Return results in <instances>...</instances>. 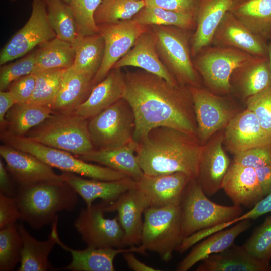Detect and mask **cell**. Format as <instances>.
I'll use <instances>...</instances> for the list:
<instances>
[{
	"mask_svg": "<svg viewBox=\"0 0 271 271\" xmlns=\"http://www.w3.org/2000/svg\"><path fill=\"white\" fill-rule=\"evenodd\" d=\"M125 78L123 98L134 113L136 143L151 129L160 126L173 128L197 137L193 103L188 87L172 85L162 77L144 70L128 72Z\"/></svg>",
	"mask_w": 271,
	"mask_h": 271,
	"instance_id": "6da1fadb",
	"label": "cell"
},
{
	"mask_svg": "<svg viewBox=\"0 0 271 271\" xmlns=\"http://www.w3.org/2000/svg\"><path fill=\"white\" fill-rule=\"evenodd\" d=\"M137 144L136 155L144 174L180 172L197 177L203 147L197 137L160 126L151 129Z\"/></svg>",
	"mask_w": 271,
	"mask_h": 271,
	"instance_id": "7a4b0ae2",
	"label": "cell"
},
{
	"mask_svg": "<svg viewBox=\"0 0 271 271\" xmlns=\"http://www.w3.org/2000/svg\"><path fill=\"white\" fill-rule=\"evenodd\" d=\"M78 194L66 182H43L18 186L15 196L20 219L34 229L52 224L60 211L71 212Z\"/></svg>",
	"mask_w": 271,
	"mask_h": 271,
	"instance_id": "3957f363",
	"label": "cell"
},
{
	"mask_svg": "<svg viewBox=\"0 0 271 271\" xmlns=\"http://www.w3.org/2000/svg\"><path fill=\"white\" fill-rule=\"evenodd\" d=\"M88 121L74 113L53 112L25 136L78 156L95 149L89 133Z\"/></svg>",
	"mask_w": 271,
	"mask_h": 271,
	"instance_id": "277c9868",
	"label": "cell"
},
{
	"mask_svg": "<svg viewBox=\"0 0 271 271\" xmlns=\"http://www.w3.org/2000/svg\"><path fill=\"white\" fill-rule=\"evenodd\" d=\"M179 207L184 238L198 231L231 221L243 212L241 206H224L211 201L196 178L191 179L186 186Z\"/></svg>",
	"mask_w": 271,
	"mask_h": 271,
	"instance_id": "5b68a950",
	"label": "cell"
},
{
	"mask_svg": "<svg viewBox=\"0 0 271 271\" xmlns=\"http://www.w3.org/2000/svg\"><path fill=\"white\" fill-rule=\"evenodd\" d=\"M0 137L5 144L30 153L50 167L64 172L104 181L117 180L128 177L119 171L91 164L68 152L43 145L26 136L16 137L4 130L1 131Z\"/></svg>",
	"mask_w": 271,
	"mask_h": 271,
	"instance_id": "8992f818",
	"label": "cell"
},
{
	"mask_svg": "<svg viewBox=\"0 0 271 271\" xmlns=\"http://www.w3.org/2000/svg\"><path fill=\"white\" fill-rule=\"evenodd\" d=\"M179 205L148 208L143 213V227L140 246L157 253L168 262L184 239Z\"/></svg>",
	"mask_w": 271,
	"mask_h": 271,
	"instance_id": "52a82bcc",
	"label": "cell"
},
{
	"mask_svg": "<svg viewBox=\"0 0 271 271\" xmlns=\"http://www.w3.org/2000/svg\"><path fill=\"white\" fill-rule=\"evenodd\" d=\"M160 57L177 83L187 87L200 86L198 73L191 59L189 30L153 25Z\"/></svg>",
	"mask_w": 271,
	"mask_h": 271,
	"instance_id": "ba28073f",
	"label": "cell"
},
{
	"mask_svg": "<svg viewBox=\"0 0 271 271\" xmlns=\"http://www.w3.org/2000/svg\"><path fill=\"white\" fill-rule=\"evenodd\" d=\"M253 57L238 49L209 45L197 54L193 64L207 89L222 95L232 91L230 79L234 71Z\"/></svg>",
	"mask_w": 271,
	"mask_h": 271,
	"instance_id": "9c48e42d",
	"label": "cell"
},
{
	"mask_svg": "<svg viewBox=\"0 0 271 271\" xmlns=\"http://www.w3.org/2000/svg\"><path fill=\"white\" fill-rule=\"evenodd\" d=\"M136 121L129 103L121 98L90 118L88 129L95 149H113L133 141Z\"/></svg>",
	"mask_w": 271,
	"mask_h": 271,
	"instance_id": "30bf717a",
	"label": "cell"
},
{
	"mask_svg": "<svg viewBox=\"0 0 271 271\" xmlns=\"http://www.w3.org/2000/svg\"><path fill=\"white\" fill-rule=\"evenodd\" d=\"M193 103L197 137L205 145L215 134L223 130L238 113L224 98L200 86L188 87Z\"/></svg>",
	"mask_w": 271,
	"mask_h": 271,
	"instance_id": "8fae6325",
	"label": "cell"
},
{
	"mask_svg": "<svg viewBox=\"0 0 271 271\" xmlns=\"http://www.w3.org/2000/svg\"><path fill=\"white\" fill-rule=\"evenodd\" d=\"M31 16L2 48L1 66L27 54L36 46L56 37L47 15L45 0H32Z\"/></svg>",
	"mask_w": 271,
	"mask_h": 271,
	"instance_id": "7c38bea8",
	"label": "cell"
},
{
	"mask_svg": "<svg viewBox=\"0 0 271 271\" xmlns=\"http://www.w3.org/2000/svg\"><path fill=\"white\" fill-rule=\"evenodd\" d=\"M105 212L102 202L83 208L74 226L88 247H124V232L117 216L107 218Z\"/></svg>",
	"mask_w": 271,
	"mask_h": 271,
	"instance_id": "4fadbf2b",
	"label": "cell"
},
{
	"mask_svg": "<svg viewBox=\"0 0 271 271\" xmlns=\"http://www.w3.org/2000/svg\"><path fill=\"white\" fill-rule=\"evenodd\" d=\"M105 42L101 65L93 79L94 85L107 76L114 64L132 47L137 39L149 28L132 19L98 25Z\"/></svg>",
	"mask_w": 271,
	"mask_h": 271,
	"instance_id": "5bb4252c",
	"label": "cell"
},
{
	"mask_svg": "<svg viewBox=\"0 0 271 271\" xmlns=\"http://www.w3.org/2000/svg\"><path fill=\"white\" fill-rule=\"evenodd\" d=\"M0 155L6 168L18 186H28L43 182H61L65 179L58 175L52 167L32 154L4 144L0 146Z\"/></svg>",
	"mask_w": 271,
	"mask_h": 271,
	"instance_id": "9a60e30c",
	"label": "cell"
},
{
	"mask_svg": "<svg viewBox=\"0 0 271 271\" xmlns=\"http://www.w3.org/2000/svg\"><path fill=\"white\" fill-rule=\"evenodd\" d=\"M192 178L183 172L159 175L144 174L137 182V189L148 208L179 205L185 189Z\"/></svg>",
	"mask_w": 271,
	"mask_h": 271,
	"instance_id": "2e32d148",
	"label": "cell"
},
{
	"mask_svg": "<svg viewBox=\"0 0 271 271\" xmlns=\"http://www.w3.org/2000/svg\"><path fill=\"white\" fill-rule=\"evenodd\" d=\"M268 43L229 11L216 29L210 45L236 49L255 57L265 58L268 56Z\"/></svg>",
	"mask_w": 271,
	"mask_h": 271,
	"instance_id": "e0dca14e",
	"label": "cell"
},
{
	"mask_svg": "<svg viewBox=\"0 0 271 271\" xmlns=\"http://www.w3.org/2000/svg\"><path fill=\"white\" fill-rule=\"evenodd\" d=\"M223 137L224 129L203 145L196 179L207 196L222 189L224 178L231 164L223 147Z\"/></svg>",
	"mask_w": 271,
	"mask_h": 271,
	"instance_id": "ac0fdd59",
	"label": "cell"
},
{
	"mask_svg": "<svg viewBox=\"0 0 271 271\" xmlns=\"http://www.w3.org/2000/svg\"><path fill=\"white\" fill-rule=\"evenodd\" d=\"M271 144V134L246 108L238 112L224 129L223 145L235 155L247 150Z\"/></svg>",
	"mask_w": 271,
	"mask_h": 271,
	"instance_id": "d6986e66",
	"label": "cell"
},
{
	"mask_svg": "<svg viewBox=\"0 0 271 271\" xmlns=\"http://www.w3.org/2000/svg\"><path fill=\"white\" fill-rule=\"evenodd\" d=\"M58 217L52 223L51 231L53 232L56 243L63 249L71 254L72 261L63 268L71 271H114V260L119 254L132 252L146 254L143 249L138 246L129 248H94L88 247L83 250H75L64 244L60 239L57 230Z\"/></svg>",
	"mask_w": 271,
	"mask_h": 271,
	"instance_id": "ffe728a7",
	"label": "cell"
},
{
	"mask_svg": "<svg viewBox=\"0 0 271 271\" xmlns=\"http://www.w3.org/2000/svg\"><path fill=\"white\" fill-rule=\"evenodd\" d=\"M104 205L105 212H117V218L124 232V246L140 245L143 227L146 201L137 188L129 190L115 201Z\"/></svg>",
	"mask_w": 271,
	"mask_h": 271,
	"instance_id": "44dd1931",
	"label": "cell"
},
{
	"mask_svg": "<svg viewBox=\"0 0 271 271\" xmlns=\"http://www.w3.org/2000/svg\"><path fill=\"white\" fill-rule=\"evenodd\" d=\"M133 66L162 77L170 84L179 85L161 60L157 47L156 35L147 30L136 40L130 50L114 65L113 68Z\"/></svg>",
	"mask_w": 271,
	"mask_h": 271,
	"instance_id": "7402d4cb",
	"label": "cell"
},
{
	"mask_svg": "<svg viewBox=\"0 0 271 271\" xmlns=\"http://www.w3.org/2000/svg\"><path fill=\"white\" fill-rule=\"evenodd\" d=\"M222 189L235 205L253 207L265 197L255 168L233 162L224 178Z\"/></svg>",
	"mask_w": 271,
	"mask_h": 271,
	"instance_id": "603a6c76",
	"label": "cell"
},
{
	"mask_svg": "<svg viewBox=\"0 0 271 271\" xmlns=\"http://www.w3.org/2000/svg\"><path fill=\"white\" fill-rule=\"evenodd\" d=\"M65 181L69 184L85 202L86 207H90L93 202L101 199L109 203L116 200L124 192L137 187V182L130 177L113 181L85 179L75 174L62 173Z\"/></svg>",
	"mask_w": 271,
	"mask_h": 271,
	"instance_id": "cb8c5ba5",
	"label": "cell"
},
{
	"mask_svg": "<svg viewBox=\"0 0 271 271\" xmlns=\"http://www.w3.org/2000/svg\"><path fill=\"white\" fill-rule=\"evenodd\" d=\"M234 0H198L195 13V31L191 37V55L195 57L210 45L219 23L230 11Z\"/></svg>",
	"mask_w": 271,
	"mask_h": 271,
	"instance_id": "d4e9b609",
	"label": "cell"
},
{
	"mask_svg": "<svg viewBox=\"0 0 271 271\" xmlns=\"http://www.w3.org/2000/svg\"><path fill=\"white\" fill-rule=\"evenodd\" d=\"M125 87V74L120 68H112L74 113L89 119L123 98Z\"/></svg>",
	"mask_w": 271,
	"mask_h": 271,
	"instance_id": "484cf974",
	"label": "cell"
},
{
	"mask_svg": "<svg viewBox=\"0 0 271 271\" xmlns=\"http://www.w3.org/2000/svg\"><path fill=\"white\" fill-rule=\"evenodd\" d=\"M230 83L244 99L254 95L271 84L268 57H253L233 72Z\"/></svg>",
	"mask_w": 271,
	"mask_h": 271,
	"instance_id": "4316f807",
	"label": "cell"
},
{
	"mask_svg": "<svg viewBox=\"0 0 271 271\" xmlns=\"http://www.w3.org/2000/svg\"><path fill=\"white\" fill-rule=\"evenodd\" d=\"M250 220H242L231 228L221 230L203 239L178 264L176 270H188L208 256L221 252L231 246L240 234L250 228Z\"/></svg>",
	"mask_w": 271,
	"mask_h": 271,
	"instance_id": "83f0119b",
	"label": "cell"
},
{
	"mask_svg": "<svg viewBox=\"0 0 271 271\" xmlns=\"http://www.w3.org/2000/svg\"><path fill=\"white\" fill-rule=\"evenodd\" d=\"M93 78L71 67L65 69L60 88L51 107L54 112L74 113L90 94L94 86Z\"/></svg>",
	"mask_w": 271,
	"mask_h": 271,
	"instance_id": "f1b7e54d",
	"label": "cell"
},
{
	"mask_svg": "<svg viewBox=\"0 0 271 271\" xmlns=\"http://www.w3.org/2000/svg\"><path fill=\"white\" fill-rule=\"evenodd\" d=\"M197 271H269V263L262 261L251 255L243 245L233 244L202 261Z\"/></svg>",
	"mask_w": 271,
	"mask_h": 271,
	"instance_id": "f546056e",
	"label": "cell"
},
{
	"mask_svg": "<svg viewBox=\"0 0 271 271\" xmlns=\"http://www.w3.org/2000/svg\"><path fill=\"white\" fill-rule=\"evenodd\" d=\"M134 141L118 148L95 149L84 155L77 156L86 162H93L122 173L136 181L144 175L138 163Z\"/></svg>",
	"mask_w": 271,
	"mask_h": 271,
	"instance_id": "4dcf8cb0",
	"label": "cell"
},
{
	"mask_svg": "<svg viewBox=\"0 0 271 271\" xmlns=\"http://www.w3.org/2000/svg\"><path fill=\"white\" fill-rule=\"evenodd\" d=\"M229 11L253 33L271 40V0H234Z\"/></svg>",
	"mask_w": 271,
	"mask_h": 271,
	"instance_id": "1f68e13d",
	"label": "cell"
},
{
	"mask_svg": "<svg viewBox=\"0 0 271 271\" xmlns=\"http://www.w3.org/2000/svg\"><path fill=\"white\" fill-rule=\"evenodd\" d=\"M21 235L23 247L18 271H46L51 269L48 256L56 241L51 231L48 239L39 241L34 238L22 224L17 225Z\"/></svg>",
	"mask_w": 271,
	"mask_h": 271,
	"instance_id": "d6a6232c",
	"label": "cell"
},
{
	"mask_svg": "<svg viewBox=\"0 0 271 271\" xmlns=\"http://www.w3.org/2000/svg\"><path fill=\"white\" fill-rule=\"evenodd\" d=\"M54 112L51 107L31 103H15L5 116L6 131L16 137H24Z\"/></svg>",
	"mask_w": 271,
	"mask_h": 271,
	"instance_id": "836d02e7",
	"label": "cell"
},
{
	"mask_svg": "<svg viewBox=\"0 0 271 271\" xmlns=\"http://www.w3.org/2000/svg\"><path fill=\"white\" fill-rule=\"evenodd\" d=\"M75 51L74 70L94 77L99 70L104 56L105 42L99 33L78 36L73 44Z\"/></svg>",
	"mask_w": 271,
	"mask_h": 271,
	"instance_id": "e575fe53",
	"label": "cell"
},
{
	"mask_svg": "<svg viewBox=\"0 0 271 271\" xmlns=\"http://www.w3.org/2000/svg\"><path fill=\"white\" fill-rule=\"evenodd\" d=\"M36 51V65L33 73L52 69H66L72 66L75 51L72 44L57 37L40 46Z\"/></svg>",
	"mask_w": 271,
	"mask_h": 271,
	"instance_id": "d590c367",
	"label": "cell"
},
{
	"mask_svg": "<svg viewBox=\"0 0 271 271\" xmlns=\"http://www.w3.org/2000/svg\"><path fill=\"white\" fill-rule=\"evenodd\" d=\"M132 19L146 26H171L189 31L195 29L196 25L193 15L171 11L155 6H145Z\"/></svg>",
	"mask_w": 271,
	"mask_h": 271,
	"instance_id": "8d00e7d4",
	"label": "cell"
},
{
	"mask_svg": "<svg viewBox=\"0 0 271 271\" xmlns=\"http://www.w3.org/2000/svg\"><path fill=\"white\" fill-rule=\"evenodd\" d=\"M45 1L48 18L56 37L73 44L78 37V32L69 5L62 0Z\"/></svg>",
	"mask_w": 271,
	"mask_h": 271,
	"instance_id": "74e56055",
	"label": "cell"
},
{
	"mask_svg": "<svg viewBox=\"0 0 271 271\" xmlns=\"http://www.w3.org/2000/svg\"><path fill=\"white\" fill-rule=\"evenodd\" d=\"M145 6V0H102L94 18L97 25L131 19Z\"/></svg>",
	"mask_w": 271,
	"mask_h": 271,
	"instance_id": "f35d334b",
	"label": "cell"
},
{
	"mask_svg": "<svg viewBox=\"0 0 271 271\" xmlns=\"http://www.w3.org/2000/svg\"><path fill=\"white\" fill-rule=\"evenodd\" d=\"M64 70L52 69L34 73L35 87L28 102L51 107L60 88Z\"/></svg>",
	"mask_w": 271,
	"mask_h": 271,
	"instance_id": "ab89813d",
	"label": "cell"
},
{
	"mask_svg": "<svg viewBox=\"0 0 271 271\" xmlns=\"http://www.w3.org/2000/svg\"><path fill=\"white\" fill-rule=\"evenodd\" d=\"M22 240L16 224L0 229V270H13L21 260Z\"/></svg>",
	"mask_w": 271,
	"mask_h": 271,
	"instance_id": "60d3db41",
	"label": "cell"
},
{
	"mask_svg": "<svg viewBox=\"0 0 271 271\" xmlns=\"http://www.w3.org/2000/svg\"><path fill=\"white\" fill-rule=\"evenodd\" d=\"M102 0H70L69 6L75 20L78 36L98 34L99 29L95 13Z\"/></svg>",
	"mask_w": 271,
	"mask_h": 271,
	"instance_id": "b9f144b4",
	"label": "cell"
},
{
	"mask_svg": "<svg viewBox=\"0 0 271 271\" xmlns=\"http://www.w3.org/2000/svg\"><path fill=\"white\" fill-rule=\"evenodd\" d=\"M243 245L255 258L269 263L271 259V215L253 232Z\"/></svg>",
	"mask_w": 271,
	"mask_h": 271,
	"instance_id": "7bdbcfd3",
	"label": "cell"
},
{
	"mask_svg": "<svg viewBox=\"0 0 271 271\" xmlns=\"http://www.w3.org/2000/svg\"><path fill=\"white\" fill-rule=\"evenodd\" d=\"M36 61L35 51L15 62L2 65L0 69V90H6L15 80L32 73Z\"/></svg>",
	"mask_w": 271,
	"mask_h": 271,
	"instance_id": "ee69618b",
	"label": "cell"
},
{
	"mask_svg": "<svg viewBox=\"0 0 271 271\" xmlns=\"http://www.w3.org/2000/svg\"><path fill=\"white\" fill-rule=\"evenodd\" d=\"M246 105L256 116L261 126L271 134V84L246 99Z\"/></svg>",
	"mask_w": 271,
	"mask_h": 271,
	"instance_id": "f6af8a7d",
	"label": "cell"
},
{
	"mask_svg": "<svg viewBox=\"0 0 271 271\" xmlns=\"http://www.w3.org/2000/svg\"><path fill=\"white\" fill-rule=\"evenodd\" d=\"M233 162L254 168L271 166V144L250 149L234 155Z\"/></svg>",
	"mask_w": 271,
	"mask_h": 271,
	"instance_id": "bcb514c9",
	"label": "cell"
},
{
	"mask_svg": "<svg viewBox=\"0 0 271 271\" xmlns=\"http://www.w3.org/2000/svg\"><path fill=\"white\" fill-rule=\"evenodd\" d=\"M36 80V75L32 73L15 80L9 85L8 91L15 103L29 101L34 91Z\"/></svg>",
	"mask_w": 271,
	"mask_h": 271,
	"instance_id": "7dc6e473",
	"label": "cell"
},
{
	"mask_svg": "<svg viewBox=\"0 0 271 271\" xmlns=\"http://www.w3.org/2000/svg\"><path fill=\"white\" fill-rule=\"evenodd\" d=\"M20 219V213L15 197L0 193V229L15 224Z\"/></svg>",
	"mask_w": 271,
	"mask_h": 271,
	"instance_id": "c3c4849f",
	"label": "cell"
},
{
	"mask_svg": "<svg viewBox=\"0 0 271 271\" xmlns=\"http://www.w3.org/2000/svg\"><path fill=\"white\" fill-rule=\"evenodd\" d=\"M146 6L194 15L198 0H145Z\"/></svg>",
	"mask_w": 271,
	"mask_h": 271,
	"instance_id": "681fc988",
	"label": "cell"
},
{
	"mask_svg": "<svg viewBox=\"0 0 271 271\" xmlns=\"http://www.w3.org/2000/svg\"><path fill=\"white\" fill-rule=\"evenodd\" d=\"M268 212H271V193L257 203L248 212L234 219L233 222L236 223L244 219H255Z\"/></svg>",
	"mask_w": 271,
	"mask_h": 271,
	"instance_id": "f907efd6",
	"label": "cell"
},
{
	"mask_svg": "<svg viewBox=\"0 0 271 271\" xmlns=\"http://www.w3.org/2000/svg\"><path fill=\"white\" fill-rule=\"evenodd\" d=\"M16 189L11 179L10 174L0 160V193L10 197H15L17 193Z\"/></svg>",
	"mask_w": 271,
	"mask_h": 271,
	"instance_id": "816d5d0a",
	"label": "cell"
},
{
	"mask_svg": "<svg viewBox=\"0 0 271 271\" xmlns=\"http://www.w3.org/2000/svg\"><path fill=\"white\" fill-rule=\"evenodd\" d=\"M15 104L10 92H0V126L1 130H4L5 125V116L8 110Z\"/></svg>",
	"mask_w": 271,
	"mask_h": 271,
	"instance_id": "f5cc1de1",
	"label": "cell"
},
{
	"mask_svg": "<svg viewBox=\"0 0 271 271\" xmlns=\"http://www.w3.org/2000/svg\"><path fill=\"white\" fill-rule=\"evenodd\" d=\"M255 169L259 184L265 197L271 193V166Z\"/></svg>",
	"mask_w": 271,
	"mask_h": 271,
	"instance_id": "db71d44e",
	"label": "cell"
},
{
	"mask_svg": "<svg viewBox=\"0 0 271 271\" xmlns=\"http://www.w3.org/2000/svg\"><path fill=\"white\" fill-rule=\"evenodd\" d=\"M132 252L122 253L123 257L130 269L134 271H160L138 260Z\"/></svg>",
	"mask_w": 271,
	"mask_h": 271,
	"instance_id": "11a10c76",
	"label": "cell"
},
{
	"mask_svg": "<svg viewBox=\"0 0 271 271\" xmlns=\"http://www.w3.org/2000/svg\"><path fill=\"white\" fill-rule=\"evenodd\" d=\"M268 59H269V63H270V68H271V40L268 41Z\"/></svg>",
	"mask_w": 271,
	"mask_h": 271,
	"instance_id": "9f6ffc18",
	"label": "cell"
},
{
	"mask_svg": "<svg viewBox=\"0 0 271 271\" xmlns=\"http://www.w3.org/2000/svg\"><path fill=\"white\" fill-rule=\"evenodd\" d=\"M62 1H64V2L68 4H69L70 3V0H62Z\"/></svg>",
	"mask_w": 271,
	"mask_h": 271,
	"instance_id": "6f0895ef",
	"label": "cell"
},
{
	"mask_svg": "<svg viewBox=\"0 0 271 271\" xmlns=\"http://www.w3.org/2000/svg\"><path fill=\"white\" fill-rule=\"evenodd\" d=\"M136 1H140V0H136Z\"/></svg>",
	"mask_w": 271,
	"mask_h": 271,
	"instance_id": "680465c9",
	"label": "cell"
}]
</instances>
